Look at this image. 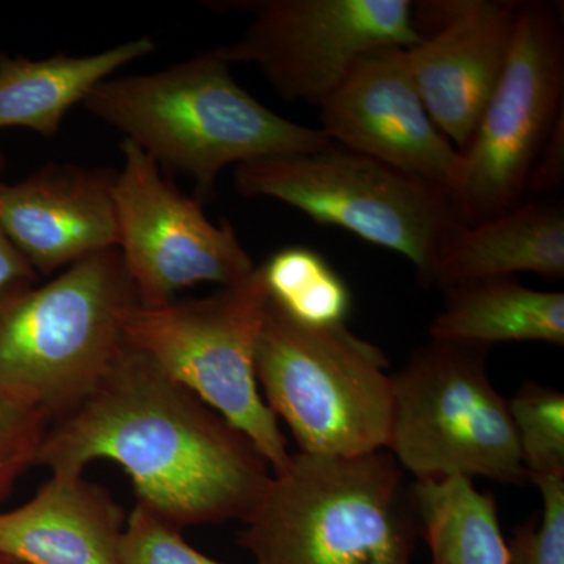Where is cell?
I'll list each match as a JSON object with an SVG mask.
<instances>
[{
  "mask_svg": "<svg viewBox=\"0 0 564 564\" xmlns=\"http://www.w3.org/2000/svg\"><path fill=\"white\" fill-rule=\"evenodd\" d=\"M118 463L137 502L182 530L243 521L272 480L247 434L128 344L101 383L51 423L35 466L84 474Z\"/></svg>",
  "mask_w": 564,
  "mask_h": 564,
  "instance_id": "cell-1",
  "label": "cell"
},
{
  "mask_svg": "<svg viewBox=\"0 0 564 564\" xmlns=\"http://www.w3.org/2000/svg\"><path fill=\"white\" fill-rule=\"evenodd\" d=\"M82 107L159 169L195 181L199 203L214 195L226 166L333 144L321 129L285 120L252 98L215 50L158 73L110 77Z\"/></svg>",
  "mask_w": 564,
  "mask_h": 564,
  "instance_id": "cell-2",
  "label": "cell"
},
{
  "mask_svg": "<svg viewBox=\"0 0 564 564\" xmlns=\"http://www.w3.org/2000/svg\"><path fill=\"white\" fill-rule=\"evenodd\" d=\"M252 564H413V486L389 452L292 454L243 519Z\"/></svg>",
  "mask_w": 564,
  "mask_h": 564,
  "instance_id": "cell-3",
  "label": "cell"
},
{
  "mask_svg": "<svg viewBox=\"0 0 564 564\" xmlns=\"http://www.w3.org/2000/svg\"><path fill=\"white\" fill-rule=\"evenodd\" d=\"M137 304L118 248L14 296L0 314V393L51 423L70 413L120 355L126 317Z\"/></svg>",
  "mask_w": 564,
  "mask_h": 564,
  "instance_id": "cell-4",
  "label": "cell"
},
{
  "mask_svg": "<svg viewBox=\"0 0 564 564\" xmlns=\"http://www.w3.org/2000/svg\"><path fill=\"white\" fill-rule=\"evenodd\" d=\"M256 380L299 452L361 456L386 451L392 421V373L377 345L347 325L311 326L272 299L254 355Z\"/></svg>",
  "mask_w": 564,
  "mask_h": 564,
  "instance_id": "cell-5",
  "label": "cell"
},
{
  "mask_svg": "<svg viewBox=\"0 0 564 564\" xmlns=\"http://www.w3.org/2000/svg\"><path fill=\"white\" fill-rule=\"evenodd\" d=\"M485 348L432 343L392 373V421L386 451L415 481L529 477L508 400L494 388Z\"/></svg>",
  "mask_w": 564,
  "mask_h": 564,
  "instance_id": "cell-6",
  "label": "cell"
},
{
  "mask_svg": "<svg viewBox=\"0 0 564 564\" xmlns=\"http://www.w3.org/2000/svg\"><path fill=\"white\" fill-rule=\"evenodd\" d=\"M234 184L247 198L278 199L399 252L423 285H432L437 254L459 225L447 193L337 144L240 163Z\"/></svg>",
  "mask_w": 564,
  "mask_h": 564,
  "instance_id": "cell-7",
  "label": "cell"
},
{
  "mask_svg": "<svg viewBox=\"0 0 564 564\" xmlns=\"http://www.w3.org/2000/svg\"><path fill=\"white\" fill-rule=\"evenodd\" d=\"M269 300L261 267H256L243 281L204 299L155 310L137 304L126 317L124 340L247 434L278 474L292 454L254 370Z\"/></svg>",
  "mask_w": 564,
  "mask_h": 564,
  "instance_id": "cell-8",
  "label": "cell"
},
{
  "mask_svg": "<svg viewBox=\"0 0 564 564\" xmlns=\"http://www.w3.org/2000/svg\"><path fill=\"white\" fill-rule=\"evenodd\" d=\"M564 111V31L558 7L522 2L499 85L464 148L451 193L463 225L525 202L527 181Z\"/></svg>",
  "mask_w": 564,
  "mask_h": 564,
  "instance_id": "cell-9",
  "label": "cell"
},
{
  "mask_svg": "<svg viewBox=\"0 0 564 564\" xmlns=\"http://www.w3.org/2000/svg\"><path fill=\"white\" fill-rule=\"evenodd\" d=\"M251 18L242 36L214 47L228 65H256L285 101L321 107L364 55L421 41L410 0H215Z\"/></svg>",
  "mask_w": 564,
  "mask_h": 564,
  "instance_id": "cell-10",
  "label": "cell"
},
{
  "mask_svg": "<svg viewBox=\"0 0 564 564\" xmlns=\"http://www.w3.org/2000/svg\"><path fill=\"white\" fill-rule=\"evenodd\" d=\"M113 185L118 250L141 307L174 302L184 289L237 284L256 270L231 223H212L202 203L163 180L158 163L122 141Z\"/></svg>",
  "mask_w": 564,
  "mask_h": 564,
  "instance_id": "cell-11",
  "label": "cell"
},
{
  "mask_svg": "<svg viewBox=\"0 0 564 564\" xmlns=\"http://www.w3.org/2000/svg\"><path fill=\"white\" fill-rule=\"evenodd\" d=\"M522 0L413 3L419 41L406 61L436 128L462 152L499 85Z\"/></svg>",
  "mask_w": 564,
  "mask_h": 564,
  "instance_id": "cell-12",
  "label": "cell"
},
{
  "mask_svg": "<svg viewBox=\"0 0 564 564\" xmlns=\"http://www.w3.org/2000/svg\"><path fill=\"white\" fill-rule=\"evenodd\" d=\"M318 109L321 131L333 144L426 182L451 198L462 154L430 118L406 50L386 47L364 55Z\"/></svg>",
  "mask_w": 564,
  "mask_h": 564,
  "instance_id": "cell-13",
  "label": "cell"
},
{
  "mask_svg": "<svg viewBox=\"0 0 564 564\" xmlns=\"http://www.w3.org/2000/svg\"><path fill=\"white\" fill-rule=\"evenodd\" d=\"M117 173L51 163L28 180L0 185V218L33 270L51 274L118 248Z\"/></svg>",
  "mask_w": 564,
  "mask_h": 564,
  "instance_id": "cell-14",
  "label": "cell"
},
{
  "mask_svg": "<svg viewBox=\"0 0 564 564\" xmlns=\"http://www.w3.org/2000/svg\"><path fill=\"white\" fill-rule=\"evenodd\" d=\"M126 518L102 486L52 474L32 500L0 513V558L20 564H118Z\"/></svg>",
  "mask_w": 564,
  "mask_h": 564,
  "instance_id": "cell-15",
  "label": "cell"
},
{
  "mask_svg": "<svg viewBox=\"0 0 564 564\" xmlns=\"http://www.w3.org/2000/svg\"><path fill=\"white\" fill-rule=\"evenodd\" d=\"M533 273L564 276V204L530 199L477 225H456L445 239L432 285Z\"/></svg>",
  "mask_w": 564,
  "mask_h": 564,
  "instance_id": "cell-16",
  "label": "cell"
},
{
  "mask_svg": "<svg viewBox=\"0 0 564 564\" xmlns=\"http://www.w3.org/2000/svg\"><path fill=\"white\" fill-rule=\"evenodd\" d=\"M151 36L98 54H57L41 61L0 54V129L25 128L52 139L63 118L117 69L155 51Z\"/></svg>",
  "mask_w": 564,
  "mask_h": 564,
  "instance_id": "cell-17",
  "label": "cell"
},
{
  "mask_svg": "<svg viewBox=\"0 0 564 564\" xmlns=\"http://www.w3.org/2000/svg\"><path fill=\"white\" fill-rule=\"evenodd\" d=\"M432 340L489 350L503 343L564 345V293L525 288L516 276L445 285Z\"/></svg>",
  "mask_w": 564,
  "mask_h": 564,
  "instance_id": "cell-18",
  "label": "cell"
},
{
  "mask_svg": "<svg viewBox=\"0 0 564 564\" xmlns=\"http://www.w3.org/2000/svg\"><path fill=\"white\" fill-rule=\"evenodd\" d=\"M413 492L432 564H510L491 492L464 477L415 481Z\"/></svg>",
  "mask_w": 564,
  "mask_h": 564,
  "instance_id": "cell-19",
  "label": "cell"
},
{
  "mask_svg": "<svg viewBox=\"0 0 564 564\" xmlns=\"http://www.w3.org/2000/svg\"><path fill=\"white\" fill-rule=\"evenodd\" d=\"M270 299L295 321L344 325L351 310L347 282L322 254L306 247L278 251L261 265Z\"/></svg>",
  "mask_w": 564,
  "mask_h": 564,
  "instance_id": "cell-20",
  "label": "cell"
},
{
  "mask_svg": "<svg viewBox=\"0 0 564 564\" xmlns=\"http://www.w3.org/2000/svg\"><path fill=\"white\" fill-rule=\"evenodd\" d=\"M529 480L564 475V395L529 381L508 400Z\"/></svg>",
  "mask_w": 564,
  "mask_h": 564,
  "instance_id": "cell-21",
  "label": "cell"
},
{
  "mask_svg": "<svg viewBox=\"0 0 564 564\" xmlns=\"http://www.w3.org/2000/svg\"><path fill=\"white\" fill-rule=\"evenodd\" d=\"M118 564H225L202 554L182 538L181 530L137 502L126 519Z\"/></svg>",
  "mask_w": 564,
  "mask_h": 564,
  "instance_id": "cell-22",
  "label": "cell"
},
{
  "mask_svg": "<svg viewBox=\"0 0 564 564\" xmlns=\"http://www.w3.org/2000/svg\"><path fill=\"white\" fill-rule=\"evenodd\" d=\"M543 510L536 524L527 522L508 544L510 564H564V475L532 478Z\"/></svg>",
  "mask_w": 564,
  "mask_h": 564,
  "instance_id": "cell-23",
  "label": "cell"
},
{
  "mask_svg": "<svg viewBox=\"0 0 564 564\" xmlns=\"http://www.w3.org/2000/svg\"><path fill=\"white\" fill-rule=\"evenodd\" d=\"M51 419L35 408L0 393V500L36 462Z\"/></svg>",
  "mask_w": 564,
  "mask_h": 564,
  "instance_id": "cell-24",
  "label": "cell"
},
{
  "mask_svg": "<svg viewBox=\"0 0 564 564\" xmlns=\"http://www.w3.org/2000/svg\"><path fill=\"white\" fill-rule=\"evenodd\" d=\"M564 182V111L556 120L549 133L544 147L541 148L536 161L533 163L529 181H527V195L532 199H544L545 196L558 192Z\"/></svg>",
  "mask_w": 564,
  "mask_h": 564,
  "instance_id": "cell-25",
  "label": "cell"
},
{
  "mask_svg": "<svg viewBox=\"0 0 564 564\" xmlns=\"http://www.w3.org/2000/svg\"><path fill=\"white\" fill-rule=\"evenodd\" d=\"M35 280V270L11 242L0 218V300L29 291Z\"/></svg>",
  "mask_w": 564,
  "mask_h": 564,
  "instance_id": "cell-26",
  "label": "cell"
},
{
  "mask_svg": "<svg viewBox=\"0 0 564 564\" xmlns=\"http://www.w3.org/2000/svg\"><path fill=\"white\" fill-rule=\"evenodd\" d=\"M18 295H20V293H18ZM14 296L17 295L10 296V299L0 300V314H2V311L6 310L7 304H9L10 300H13Z\"/></svg>",
  "mask_w": 564,
  "mask_h": 564,
  "instance_id": "cell-27",
  "label": "cell"
},
{
  "mask_svg": "<svg viewBox=\"0 0 564 564\" xmlns=\"http://www.w3.org/2000/svg\"><path fill=\"white\" fill-rule=\"evenodd\" d=\"M0 564H20V563L10 562V560H7V558H0Z\"/></svg>",
  "mask_w": 564,
  "mask_h": 564,
  "instance_id": "cell-28",
  "label": "cell"
},
{
  "mask_svg": "<svg viewBox=\"0 0 564 564\" xmlns=\"http://www.w3.org/2000/svg\"><path fill=\"white\" fill-rule=\"evenodd\" d=\"M3 169V155L0 154V172H2Z\"/></svg>",
  "mask_w": 564,
  "mask_h": 564,
  "instance_id": "cell-29",
  "label": "cell"
}]
</instances>
